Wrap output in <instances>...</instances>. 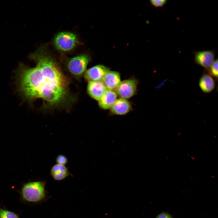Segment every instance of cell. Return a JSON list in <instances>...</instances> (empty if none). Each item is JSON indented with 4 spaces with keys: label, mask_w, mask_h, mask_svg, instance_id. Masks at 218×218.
<instances>
[{
    "label": "cell",
    "mask_w": 218,
    "mask_h": 218,
    "mask_svg": "<svg viewBox=\"0 0 218 218\" xmlns=\"http://www.w3.org/2000/svg\"><path fill=\"white\" fill-rule=\"evenodd\" d=\"M46 182L40 181L29 182L22 188V198L28 202L38 203L45 201L48 195L45 188Z\"/></svg>",
    "instance_id": "2"
},
{
    "label": "cell",
    "mask_w": 218,
    "mask_h": 218,
    "mask_svg": "<svg viewBox=\"0 0 218 218\" xmlns=\"http://www.w3.org/2000/svg\"><path fill=\"white\" fill-rule=\"evenodd\" d=\"M195 63L206 69H208L214 61L215 54L213 50H206L194 52Z\"/></svg>",
    "instance_id": "6"
},
{
    "label": "cell",
    "mask_w": 218,
    "mask_h": 218,
    "mask_svg": "<svg viewBox=\"0 0 218 218\" xmlns=\"http://www.w3.org/2000/svg\"><path fill=\"white\" fill-rule=\"evenodd\" d=\"M155 218H173L172 216L167 212L163 211L159 213Z\"/></svg>",
    "instance_id": "18"
},
{
    "label": "cell",
    "mask_w": 218,
    "mask_h": 218,
    "mask_svg": "<svg viewBox=\"0 0 218 218\" xmlns=\"http://www.w3.org/2000/svg\"><path fill=\"white\" fill-rule=\"evenodd\" d=\"M101 81L107 90L115 91L121 82L120 74L117 71H110Z\"/></svg>",
    "instance_id": "10"
},
{
    "label": "cell",
    "mask_w": 218,
    "mask_h": 218,
    "mask_svg": "<svg viewBox=\"0 0 218 218\" xmlns=\"http://www.w3.org/2000/svg\"><path fill=\"white\" fill-rule=\"evenodd\" d=\"M90 59L88 56L86 54H82L70 58L67 64L68 71L74 76L80 77L85 71Z\"/></svg>",
    "instance_id": "3"
},
{
    "label": "cell",
    "mask_w": 218,
    "mask_h": 218,
    "mask_svg": "<svg viewBox=\"0 0 218 218\" xmlns=\"http://www.w3.org/2000/svg\"><path fill=\"white\" fill-rule=\"evenodd\" d=\"M0 218H19L14 213L0 208Z\"/></svg>",
    "instance_id": "15"
},
{
    "label": "cell",
    "mask_w": 218,
    "mask_h": 218,
    "mask_svg": "<svg viewBox=\"0 0 218 218\" xmlns=\"http://www.w3.org/2000/svg\"><path fill=\"white\" fill-rule=\"evenodd\" d=\"M87 90L90 96L98 101L107 89L101 81H94L88 82Z\"/></svg>",
    "instance_id": "9"
},
{
    "label": "cell",
    "mask_w": 218,
    "mask_h": 218,
    "mask_svg": "<svg viewBox=\"0 0 218 218\" xmlns=\"http://www.w3.org/2000/svg\"><path fill=\"white\" fill-rule=\"evenodd\" d=\"M29 58L35 67L20 64L18 69L20 89L25 97L42 100L51 107L62 103L68 96L69 81L46 49L41 47Z\"/></svg>",
    "instance_id": "1"
},
{
    "label": "cell",
    "mask_w": 218,
    "mask_h": 218,
    "mask_svg": "<svg viewBox=\"0 0 218 218\" xmlns=\"http://www.w3.org/2000/svg\"><path fill=\"white\" fill-rule=\"evenodd\" d=\"M209 73L211 75L215 78L218 77V60H214L210 68L208 69Z\"/></svg>",
    "instance_id": "14"
},
{
    "label": "cell",
    "mask_w": 218,
    "mask_h": 218,
    "mask_svg": "<svg viewBox=\"0 0 218 218\" xmlns=\"http://www.w3.org/2000/svg\"><path fill=\"white\" fill-rule=\"evenodd\" d=\"M117 95L115 91L107 90L98 101L100 107L102 109H110L116 100Z\"/></svg>",
    "instance_id": "11"
},
{
    "label": "cell",
    "mask_w": 218,
    "mask_h": 218,
    "mask_svg": "<svg viewBox=\"0 0 218 218\" xmlns=\"http://www.w3.org/2000/svg\"><path fill=\"white\" fill-rule=\"evenodd\" d=\"M110 71L107 67L102 64H98L87 70L84 74V77L88 82L101 81L105 74Z\"/></svg>",
    "instance_id": "7"
},
{
    "label": "cell",
    "mask_w": 218,
    "mask_h": 218,
    "mask_svg": "<svg viewBox=\"0 0 218 218\" xmlns=\"http://www.w3.org/2000/svg\"><path fill=\"white\" fill-rule=\"evenodd\" d=\"M50 173L51 177L56 181L63 180L70 174L65 165L58 164L54 165L52 167Z\"/></svg>",
    "instance_id": "13"
},
{
    "label": "cell",
    "mask_w": 218,
    "mask_h": 218,
    "mask_svg": "<svg viewBox=\"0 0 218 218\" xmlns=\"http://www.w3.org/2000/svg\"><path fill=\"white\" fill-rule=\"evenodd\" d=\"M150 1L153 5L156 7H162L167 2L166 0H151Z\"/></svg>",
    "instance_id": "17"
},
{
    "label": "cell",
    "mask_w": 218,
    "mask_h": 218,
    "mask_svg": "<svg viewBox=\"0 0 218 218\" xmlns=\"http://www.w3.org/2000/svg\"><path fill=\"white\" fill-rule=\"evenodd\" d=\"M77 41V37L74 34L69 32L58 33L55 37L54 44L56 48L62 51H68L72 49Z\"/></svg>",
    "instance_id": "4"
},
{
    "label": "cell",
    "mask_w": 218,
    "mask_h": 218,
    "mask_svg": "<svg viewBox=\"0 0 218 218\" xmlns=\"http://www.w3.org/2000/svg\"><path fill=\"white\" fill-rule=\"evenodd\" d=\"M132 109V105L129 101L120 98L116 100L110 109V112L112 114L123 115L127 114Z\"/></svg>",
    "instance_id": "8"
},
{
    "label": "cell",
    "mask_w": 218,
    "mask_h": 218,
    "mask_svg": "<svg viewBox=\"0 0 218 218\" xmlns=\"http://www.w3.org/2000/svg\"><path fill=\"white\" fill-rule=\"evenodd\" d=\"M215 81L209 73H205L201 77L199 81V86L204 93H208L211 92L215 87Z\"/></svg>",
    "instance_id": "12"
},
{
    "label": "cell",
    "mask_w": 218,
    "mask_h": 218,
    "mask_svg": "<svg viewBox=\"0 0 218 218\" xmlns=\"http://www.w3.org/2000/svg\"><path fill=\"white\" fill-rule=\"evenodd\" d=\"M56 161L57 164L64 165L67 163L68 160L64 155H60L57 157Z\"/></svg>",
    "instance_id": "16"
},
{
    "label": "cell",
    "mask_w": 218,
    "mask_h": 218,
    "mask_svg": "<svg viewBox=\"0 0 218 218\" xmlns=\"http://www.w3.org/2000/svg\"><path fill=\"white\" fill-rule=\"evenodd\" d=\"M138 80L133 78L121 81L115 91L120 98L127 99L133 96L136 93Z\"/></svg>",
    "instance_id": "5"
}]
</instances>
